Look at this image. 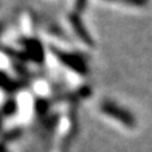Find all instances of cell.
<instances>
[{"label":"cell","mask_w":152,"mask_h":152,"mask_svg":"<svg viewBox=\"0 0 152 152\" xmlns=\"http://www.w3.org/2000/svg\"><path fill=\"white\" fill-rule=\"evenodd\" d=\"M0 127H1V118H0Z\"/></svg>","instance_id":"cell-10"},{"label":"cell","mask_w":152,"mask_h":152,"mask_svg":"<svg viewBox=\"0 0 152 152\" xmlns=\"http://www.w3.org/2000/svg\"><path fill=\"white\" fill-rule=\"evenodd\" d=\"M107 1H118V3L128 4V5H133V7H145L148 3V0H107Z\"/></svg>","instance_id":"cell-7"},{"label":"cell","mask_w":152,"mask_h":152,"mask_svg":"<svg viewBox=\"0 0 152 152\" xmlns=\"http://www.w3.org/2000/svg\"><path fill=\"white\" fill-rule=\"evenodd\" d=\"M17 112V103L14 100H7V103L3 105V113L5 115L10 117V115H14Z\"/></svg>","instance_id":"cell-5"},{"label":"cell","mask_w":152,"mask_h":152,"mask_svg":"<svg viewBox=\"0 0 152 152\" xmlns=\"http://www.w3.org/2000/svg\"><path fill=\"white\" fill-rule=\"evenodd\" d=\"M48 102H46L45 99H38L37 103H36V110L38 115H45L47 109H48Z\"/></svg>","instance_id":"cell-6"},{"label":"cell","mask_w":152,"mask_h":152,"mask_svg":"<svg viewBox=\"0 0 152 152\" xmlns=\"http://www.w3.org/2000/svg\"><path fill=\"white\" fill-rule=\"evenodd\" d=\"M27 50L29 51L31 56L33 57V60H36L37 62H42L43 61V50H42V45L38 43L37 41L31 39L27 42Z\"/></svg>","instance_id":"cell-4"},{"label":"cell","mask_w":152,"mask_h":152,"mask_svg":"<svg viewBox=\"0 0 152 152\" xmlns=\"http://www.w3.org/2000/svg\"><path fill=\"white\" fill-rule=\"evenodd\" d=\"M86 3H88V0H75V8H76V12L80 13V12H83L85 7H86Z\"/></svg>","instance_id":"cell-9"},{"label":"cell","mask_w":152,"mask_h":152,"mask_svg":"<svg viewBox=\"0 0 152 152\" xmlns=\"http://www.w3.org/2000/svg\"><path fill=\"white\" fill-rule=\"evenodd\" d=\"M22 136V129H13V131H9L7 134H4V141H13L15 138H19Z\"/></svg>","instance_id":"cell-8"},{"label":"cell","mask_w":152,"mask_h":152,"mask_svg":"<svg viewBox=\"0 0 152 152\" xmlns=\"http://www.w3.org/2000/svg\"><path fill=\"white\" fill-rule=\"evenodd\" d=\"M52 52L57 57V60L62 65H65L66 67L74 70L75 72H77L79 75H83V76L88 74V65L83 60L81 56L76 53H70V52L62 51L60 48H56V47H52Z\"/></svg>","instance_id":"cell-2"},{"label":"cell","mask_w":152,"mask_h":152,"mask_svg":"<svg viewBox=\"0 0 152 152\" xmlns=\"http://www.w3.org/2000/svg\"><path fill=\"white\" fill-rule=\"evenodd\" d=\"M100 109L104 114L114 118L118 122H121L123 126H126L128 128H134L136 127V117L133 115L131 112H128L127 109H124L123 107L118 105L117 103L110 102V100H105L102 103Z\"/></svg>","instance_id":"cell-1"},{"label":"cell","mask_w":152,"mask_h":152,"mask_svg":"<svg viewBox=\"0 0 152 152\" xmlns=\"http://www.w3.org/2000/svg\"><path fill=\"white\" fill-rule=\"evenodd\" d=\"M70 23H71V26H72V28H74L76 36H77L85 45L90 46V47L94 46V39H93V37H91V34L89 33L88 28L85 27L81 17L79 15V13H72V14H71V15H70Z\"/></svg>","instance_id":"cell-3"},{"label":"cell","mask_w":152,"mask_h":152,"mask_svg":"<svg viewBox=\"0 0 152 152\" xmlns=\"http://www.w3.org/2000/svg\"><path fill=\"white\" fill-rule=\"evenodd\" d=\"M7 152H8V151H7Z\"/></svg>","instance_id":"cell-11"}]
</instances>
